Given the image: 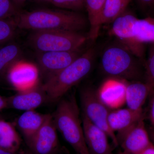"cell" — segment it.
<instances>
[{
    "label": "cell",
    "mask_w": 154,
    "mask_h": 154,
    "mask_svg": "<svg viewBox=\"0 0 154 154\" xmlns=\"http://www.w3.org/2000/svg\"><path fill=\"white\" fill-rule=\"evenodd\" d=\"M17 28L33 31L64 30L79 32L85 28V17L76 11L40 9L20 11L14 17Z\"/></svg>",
    "instance_id": "6da1fadb"
},
{
    "label": "cell",
    "mask_w": 154,
    "mask_h": 154,
    "mask_svg": "<svg viewBox=\"0 0 154 154\" xmlns=\"http://www.w3.org/2000/svg\"><path fill=\"white\" fill-rule=\"evenodd\" d=\"M8 108L26 111L34 110L46 101H49L41 85L7 97Z\"/></svg>",
    "instance_id": "5bb4252c"
},
{
    "label": "cell",
    "mask_w": 154,
    "mask_h": 154,
    "mask_svg": "<svg viewBox=\"0 0 154 154\" xmlns=\"http://www.w3.org/2000/svg\"><path fill=\"white\" fill-rule=\"evenodd\" d=\"M8 108V99L0 95V111Z\"/></svg>",
    "instance_id": "f546056e"
},
{
    "label": "cell",
    "mask_w": 154,
    "mask_h": 154,
    "mask_svg": "<svg viewBox=\"0 0 154 154\" xmlns=\"http://www.w3.org/2000/svg\"><path fill=\"white\" fill-rule=\"evenodd\" d=\"M148 57L144 65V82L154 91V43H151Z\"/></svg>",
    "instance_id": "cb8c5ba5"
},
{
    "label": "cell",
    "mask_w": 154,
    "mask_h": 154,
    "mask_svg": "<svg viewBox=\"0 0 154 154\" xmlns=\"http://www.w3.org/2000/svg\"><path fill=\"white\" fill-rule=\"evenodd\" d=\"M2 116L1 115V114H0V118H2Z\"/></svg>",
    "instance_id": "8d00e7d4"
},
{
    "label": "cell",
    "mask_w": 154,
    "mask_h": 154,
    "mask_svg": "<svg viewBox=\"0 0 154 154\" xmlns=\"http://www.w3.org/2000/svg\"><path fill=\"white\" fill-rule=\"evenodd\" d=\"M79 108L75 96L60 100L52 115L57 131L77 154H90L85 140Z\"/></svg>",
    "instance_id": "3957f363"
},
{
    "label": "cell",
    "mask_w": 154,
    "mask_h": 154,
    "mask_svg": "<svg viewBox=\"0 0 154 154\" xmlns=\"http://www.w3.org/2000/svg\"><path fill=\"white\" fill-rule=\"evenodd\" d=\"M22 52L16 43H9L0 47V77L6 76L10 69L20 61Z\"/></svg>",
    "instance_id": "ffe728a7"
},
{
    "label": "cell",
    "mask_w": 154,
    "mask_h": 154,
    "mask_svg": "<svg viewBox=\"0 0 154 154\" xmlns=\"http://www.w3.org/2000/svg\"><path fill=\"white\" fill-rule=\"evenodd\" d=\"M118 154H124V153L122 151H119V152Z\"/></svg>",
    "instance_id": "d590c367"
},
{
    "label": "cell",
    "mask_w": 154,
    "mask_h": 154,
    "mask_svg": "<svg viewBox=\"0 0 154 154\" xmlns=\"http://www.w3.org/2000/svg\"><path fill=\"white\" fill-rule=\"evenodd\" d=\"M153 92L143 82L136 81L127 84L125 104L128 108L136 111H143V107L148 96Z\"/></svg>",
    "instance_id": "e0dca14e"
},
{
    "label": "cell",
    "mask_w": 154,
    "mask_h": 154,
    "mask_svg": "<svg viewBox=\"0 0 154 154\" xmlns=\"http://www.w3.org/2000/svg\"><path fill=\"white\" fill-rule=\"evenodd\" d=\"M142 62L118 42L108 45L103 51L101 68L109 77L131 82H144Z\"/></svg>",
    "instance_id": "7a4b0ae2"
},
{
    "label": "cell",
    "mask_w": 154,
    "mask_h": 154,
    "mask_svg": "<svg viewBox=\"0 0 154 154\" xmlns=\"http://www.w3.org/2000/svg\"><path fill=\"white\" fill-rule=\"evenodd\" d=\"M17 28L14 18L0 19V44L6 43L14 38Z\"/></svg>",
    "instance_id": "603a6c76"
},
{
    "label": "cell",
    "mask_w": 154,
    "mask_h": 154,
    "mask_svg": "<svg viewBox=\"0 0 154 154\" xmlns=\"http://www.w3.org/2000/svg\"><path fill=\"white\" fill-rule=\"evenodd\" d=\"M22 154H35L33 153V152H32L30 151V152H26Z\"/></svg>",
    "instance_id": "e575fe53"
},
{
    "label": "cell",
    "mask_w": 154,
    "mask_h": 154,
    "mask_svg": "<svg viewBox=\"0 0 154 154\" xmlns=\"http://www.w3.org/2000/svg\"><path fill=\"white\" fill-rule=\"evenodd\" d=\"M119 146L125 154H135L150 145L148 133L146 129L144 116L124 133L116 137Z\"/></svg>",
    "instance_id": "9c48e42d"
},
{
    "label": "cell",
    "mask_w": 154,
    "mask_h": 154,
    "mask_svg": "<svg viewBox=\"0 0 154 154\" xmlns=\"http://www.w3.org/2000/svg\"><path fill=\"white\" fill-rule=\"evenodd\" d=\"M105 2L106 0H85L90 27L88 38L92 41L96 40L99 36Z\"/></svg>",
    "instance_id": "ac0fdd59"
},
{
    "label": "cell",
    "mask_w": 154,
    "mask_h": 154,
    "mask_svg": "<svg viewBox=\"0 0 154 154\" xmlns=\"http://www.w3.org/2000/svg\"><path fill=\"white\" fill-rule=\"evenodd\" d=\"M127 85L124 80L110 77L103 82L96 93L106 107L110 110H115L125 104Z\"/></svg>",
    "instance_id": "8fae6325"
},
{
    "label": "cell",
    "mask_w": 154,
    "mask_h": 154,
    "mask_svg": "<svg viewBox=\"0 0 154 154\" xmlns=\"http://www.w3.org/2000/svg\"><path fill=\"white\" fill-rule=\"evenodd\" d=\"M39 70L33 64L19 62L6 75L9 83L19 92L30 90L39 85Z\"/></svg>",
    "instance_id": "7c38bea8"
},
{
    "label": "cell",
    "mask_w": 154,
    "mask_h": 154,
    "mask_svg": "<svg viewBox=\"0 0 154 154\" xmlns=\"http://www.w3.org/2000/svg\"><path fill=\"white\" fill-rule=\"evenodd\" d=\"M94 57V49L90 48L68 66L45 81L41 87L49 101L61 99L73 87L85 79L93 68Z\"/></svg>",
    "instance_id": "277c9868"
},
{
    "label": "cell",
    "mask_w": 154,
    "mask_h": 154,
    "mask_svg": "<svg viewBox=\"0 0 154 154\" xmlns=\"http://www.w3.org/2000/svg\"><path fill=\"white\" fill-rule=\"evenodd\" d=\"M51 3L59 8L76 12L85 8V0H51Z\"/></svg>",
    "instance_id": "d4e9b609"
},
{
    "label": "cell",
    "mask_w": 154,
    "mask_h": 154,
    "mask_svg": "<svg viewBox=\"0 0 154 154\" xmlns=\"http://www.w3.org/2000/svg\"><path fill=\"white\" fill-rule=\"evenodd\" d=\"M29 0H12L14 4L17 8L20 10V8L23 7L24 5Z\"/></svg>",
    "instance_id": "4dcf8cb0"
},
{
    "label": "cell",
    "mask_w": 154,
    "mask_h": 154,
    "mask_svg": "<svg viewBox=\"0 0 154 154\" xmlns=\"http://www.w3.org/2000/svg\"><path fill=\"white\" fill-rule=\"evenodd\" d=\"M0 154H19L18 152L15 153L13 152L5 149L2 148L0 147Z\"/></svg>",
    "instance_id": "1f68e13d"
},
{
    "label": "cell",
    "mask_w": 154,
    "mask_h": 154,
    "mask_svg": "<svg viewBox=\"0 0 154 154\" xmlns=\"http://www.w3.org/2000/svg\"><path fill=\"white\" fill-rule=\"evenodd\" d=\"M124 154H129L124 153ZM131 154H154V145L153 143H152L146 149H144L141 151L137 153Z\"/></svg>",
    "instance_id": "f1b7e54d"
},
{
    "label": "cell",
    "mask_w": 154,
    "mask_h": 154,
    "mask_svg": "<svg viewBox=\"0 0 154 154\" xmlns=\"http://www.w3.org/2000/svg\"><path fill=\"white\" fill-rule=\"evenodd\" d=\"M49 114H42L34 110L25 111L17 118L16 127L28 147Z\"/></svg>",
    "instance_id": "9a60e30c"
},
{
    "label": "cell",
    "mask_w": 154,
    "mask_h": 154,
    "mask_svg": "<svg viewBox=\"0 0 154 154\" xmlns=\"http://www.w3.org/2000/svg\"><path fill=\"white\" fill-rule=\"evenodd\" d=\"M87 37L79 32L64 30L33 31L29 43L37 52L71 51L79 50Z\"/></svg>",
    "instance_id": "5b68a950"
},
{
    "label": "cell",
    "mask_w": 154,
    "mask_h": 154,
    "mask_svg": "<svg viewBox=\"0 0 154 154\" xmlns=\"http://www.w3.org/2000/svg\"><path fill=\"white\" fill-rule=\"evenodd\" d=\"M82 54L80 49L71 51L37 52L36 60L39 72L45 81L68 66Z\"/></svg>",
    "instance_id": "ba28073f"
},
{
    "label": "cell",
    "mask_w": 154,
    "mask_h": 154,
    "mask_svg": "<svg viewBox=\"0 0 154 154\" xmlns=\"http://www.w3.org/2000/svg\"><path fill=\"white\" fill-rule=\"evenodd\" d=\"M131 0H106L102 24L111 23L126 10Z\"/></svg>",
    "instance_id": "7402d4cb"
},
{
    "label": "cell",
    "mask_w": 154,
    "mask_h": 154,
    "mask_svg": "<svg viewBox=\"0 0 154 154\" xmlns=\"http://www.w3.org/2000/svg\"><path fill=\"white\" fill-rule=\"evenodd\" d=\"M85 140L90 154H113L105 131L93 124L81 113Z\"/></svg>",
    "instance_id": "4fadbf2b"
},
{
    "label": "cell",
    "mask_w": 154,
    "mask_h": 154,
    "mask_svg": "<svg viewBox=\"0 0 154 154\" xmlns=\"http://www.w3.org/2000/svg\"><path fill=\"white\" fill-rule=\"evenodd\" d=\"M133 31L135 37L139 42L154 43V18L147 17L137 19L133 25Z\"/></svg>",
    "instance_id": "44dd1931"
},
{
    "label": "cell",
    "mask_w": 154,
    "mask_h": 154,
    "mask_svg": "<svg viewBox=\"0 0 154 154\" xmlns=\"http://www.w3.org/2000/svg\"><path fill=\"white\" fill-rule=\"evenodd\" d=\"M137 19L133 14L126 10L112 22L110 33L133 54L143 60L145 53L144 44L137 41L132 29L134 23Z\"/></svg>",
    "instance_id": "52a82bcc"
},
{
    "label": "cell",
    "mask_w": 154,
    "mask_h": 154,
    "mask_svg": "<svg viewBox=\"0 0 154 154\" xmlns=\"http://www.w3.org/2000/svg\"><path fill=\"white\" fill-rule=\"evenodd\" d=\"M52 115L49 114L32 141L29 148L35 154H55L59 148V141Z\"/></svg>",
    "instance_id": "30bf717a"
},
{
    "label": "cell",
    "mask_w": 154,
    "mask_h": 154,
    "mask_svg": "<svg viewBox=\"0 0 154 154\" xmlns=\"http://www.w3.org/2000/svg\"><path fill=\"white\" fill-rule=\"evenodd\" d=\"M14 124L0 118V147L2 148L17 153L19 151L22 139Z\"/></svg>",
    "instance_id": "d6986e66"
},
{
    "label": "cell",
    "mask_w": 154,
    "mask_h": 154,
    "mask_svg": "<svg viewBox=\"0 0 154 154\" xmlns=\"http://www.w3.org/2000/svg\"><path fill=\"white\" fill-rule=\"evenodd\" d=\"M37 1L39 2H49L51 3V0H36Z\"/></svg>",
    "instance_id": "836d02e7"
},
{
    "label": "cell",
    "mask_w": 154,
    "mask_h": 154,
    "mask_svg": "<svg viewBox=\"0 0 154 154\" xmlns=\"http://www.w3.org/2000/svg\"><path fill=\"white\" fill-rule=\"evenodd\" d=\"M80 101L81 113L93 124L105 131L115 147L119 146L116 134L108 124L110 109L100 101L96 90L89 86L83 88L80 91Z\"/></svg>",
    "instance_id": "8992f818"
},
{
    "label": "cell",
    "mask_w": 154,
    "mask_h": 154,
    "mask_svg": "<svg viewBox=\"0 0 154 154\" xmlns=\"http://www.w3.org/2000/svg\"><path fill=\"white\" fill-rule=\"evenodd\" d=\"M149 137L151 139L152 143L154 145V128L152 127V128L150 129Z\"/></svg>",
    "instance_id": "d6a6232c"
},
{
    "label": "cell",
    "mask_w": 154,
    "mask_h": 154,
    "mask_svg": "<svg viewBox=\"0 0 154 154\" xmlns=\"http://www.w3.org/2000/svg\"><path fill=\"white\" fill-rule=\"evenodd\" d=\"M153 95L150 105L149 112V118L150 121L153 127L154 128V92Z\"/></svg>",
    "instance_id": "4316f807"
},
{
    "label": "cell",
    "mask_w": 154,
    "mask_h": 154,
    "mask_svg": "<svg viewBox=\"0 0 154 154\" xmlns=\"http://www.w3.org/2000/svg\"><path fill=\"white\" fill-rule=\"evenodd\" d=\"M140 5L144 8H152L154 6V0H137Z\"/></svg>",
    "instance_id": "83f0119b"
},
{
    "label": "cell",
    "mask_w": 154,
    "mask_h": 154,
    "mask_svg": "<svg viewBox=\"0 0 154 154\" xmlns=\"http://www.w3.org/2000/svg\"><path fill=\"white\" fill-rule=\"evenodd\" d=\"M20 11L12 0H0V19L14 18Z\"/></svg>",
    "instance_id": "484cf974"
},
{
    "label": "cell",
    "mask_w": 154,
    "mask_h": 154,
    "mask_svg": "<svg viewBox=\"0 0 154 154\" xmlns=\"http://www.w3.org/2000/svg\"><path fill=\"white\" fill-rule=\"evenodd\" d=\"M143 116V111H136L130 108H119L110 110L108 124L111 129L120 135L135 124Z\"/></svg>",
    "instance_id": "2e32d148"
}]
</instances>
